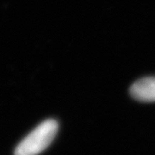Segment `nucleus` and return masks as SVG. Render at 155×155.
Segmentation results:
<instances>
[{
  "instance_id": "obj_1",
  "label": "nucleus",
  "mask_w": 155,
  "mask_h": 155,
  "mask_svg": "<svg viewBox=\"0 0 155 155\" xmlns=\"http://www.w3.org/2000/svg\"><path fill=\"white\" fill-rule=\"evenodd\" d=\"M55 120L48 119L39 124L15 149V155H38L49 146L58 132Z\"/></svg>"
},
{
  "instance_id": "obj_2",
  "label": "nucleus",
  "mask_w": 155,
  "mask_h": 155,
  "mask_svg": "<svg viewBox=\"0 0 155 155\" xmlns=\"http://www.w3.org/2000/svg\"><path fill=\"white\" fill-rule=\"evenodd\" d=\"M130 94L141 102H155V77L143 78L137 80L130 88Z\"/></svg>"
}]
</instances>
